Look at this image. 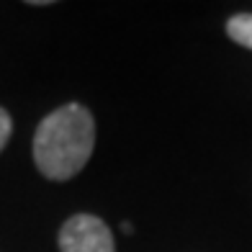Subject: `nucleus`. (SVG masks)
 I'll list each match as a JSON object with an SVG mask.
<instances>
[{
  "mask_svg": "<svg viewBox=\"0 0 252 252\" xmlns=\"http://www.w3.org/2000/svg\"><path fill=\"white\" fill-rule=\"evenodd\" d=\"M226 33L234 44L252 49V13H237L226 21Z\"/></svg>",
  "mask_w": 252,
  "mask_h": 252,
  "instance_id": "nucleus-3",
  "label": "nucleus"
},
{
  "mask_svg": "<svg viewBox=\"0 0 252 252\" xmlns=\"http://www.w3.org/2000/svg\"><path fill=\"white\" fill-rule=\"evenodd\" d=\"M60 252H116L111 226L93 214H75L60 229Z\"/></svg>",
  "mask_w": 252,
  "mask_h": 252,
  "instance_id": "nucleus-2",
  "label": "nucleus"
},
{
  "mask_svg": "<svg viewBox=\"0 0 252 252\" xmlns=\"http://www.w3.org/2000/svg\"><path fill=\"white\" fill-rule=\"evenodd\" d=\"M95 147L93 113L80 103L47 113L33 134V162L49 180H70L88 165Z\"/></svg>",
  "mask_w": 252,
  "mask_h": 252,
  "instance_id": "nucleus-1",
  "label": "nucleus"
},
{
  "mask_svg": "<svg viewBox=\"0 0 252 252\" xmlns=\"http://www.w3.org/2000/svg\"><path fill=\"white\" fill-rule=\"evenodd\" d=\"M10 131H13V119H10V113L5 108H0V152H3V147L8 144Z\"/></svg>",
  "mask_w": 252,
  "mask_h": 252,
  "instance_id": "nucleus-4",
  "label": "nucleus"
}]
</instances>
